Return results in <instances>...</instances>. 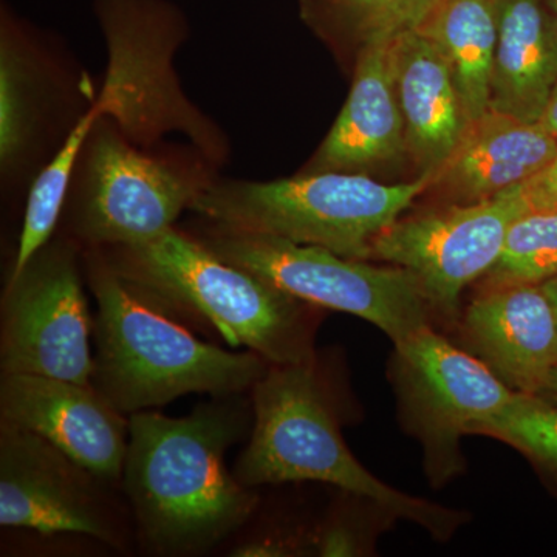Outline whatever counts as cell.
Listing matches in <instances>:
<instances>
[{
    "instance_id": "1",
    "label": "cell",
    "mask_w": 557,
    "mask_h": 557,
    "mask_svg": "<svg viewBox=\"0 0 557 557\" xmlns=\"http://www.w3.org/2000/svg\"><path fill=\"white\" fill-rule=\"evenodd\" d=\"M251 423L242 394L212 397L188 417L132 413L123 486L150 552L203 555L251 519L258 494L225 465Z\"/></svg>"
},
{
    "instance_id": "2",
    "label": "cell",
    "mask_w": 557,
    "mask_h": 557,
    "mask_svg": "<svg viewBox=\"0 0 557 557\" xmlns=\"http://www.w3.org/2000/svg\"><path fill=\"white\" fill-rule=\"evenodd\" d=\"M83 263L98 306L91 387L124 416L189 394H244L269 370L255 351L234 354L196 338L120 277L100 248H87Z\"/></svg>"
},
{
    "instance_id": "3",
    "label": "cell",
    "mask_w": 557,
    "mask_h": 557,
    "mask_svg": "<svg viewBox=\"0 0 557 557\" xmlns=\"http://www.w3.org/2000/svg\"><path fill=\"white\" fill-rule=\"evenodd\" d=\"M120 277L160 309L200 319L231 347L270 366L314 359V318L304 300L220 259L200 239L172 228L138 244L100 248Z\"/></svg>"
},
{
    "instance_id": "4",
    "label": "cell",
    "mask_w": 557,
    "mask_h": 557,
    "mask_svg": "<svg viewBox=\"0 0 557 557\" xmlns=\"http://www.w3.org/2000/svg\"><path fill=\"white\" fill-rule=\"evenodd\" d=\"M251 391V438L234 467L242 485L255 490L309 480L330 483L418 523L438 541L453 536L467 520L463 512L386 485L359 463L341 435L314 359L270 366Z\"/></svg>"
},
{
    "instance_id": "5",
    "label": "cell",
    "mask_w": 557,
    "mask_h": 557,
    "mask_svg": "<svg viewBox=\"0 0 557 557\" xmlns=\"http://www.w3.org/2000/svg\"><path fill=\"white\" fill-rule=\"evenodd\" d=\"M429 183L431 177H418L384 185L355 172H317L273 182L212 180L190 211L219 228L267 234L369 260L373 240L426 193Z\"/></svg>"
},
{
    "instance_id": "6",
    "label": "cell",
    "mask_w": 557,
    "mask_h": 557,
    "mask_svg": "<svg viewBox=\"0 0 557 557\" xmlns=\"http://www.w3.org/2000/svg\"><path fill=\"white\" fill-rule=\"evenodd\" d=\"M95 9L108 49L104 84L94 102L101 119L138 148L180 134L212 166L228 159V138L189 100L174 69L186 39L180 11L164 0H97Z\"/></svg>"
},
{
    "instance_id": "7",
    "label": "cell",
    "mask_w": 557,
    "mask_h": 557,
    "mask_svg": "<svg viewBox=\"0 0 557 557\" xmlns=\"http://www.w3.org/2000/svg\"><path fill=\"white\" fill-rule=\"evenodd\" d=\"M207 230L200 240L220 259L310 306L366 319L394 344L429 325L431 306L409 270L372 265L267 234L214 225Z\"/></svg>"
},
{
    "instance_id": "8",
    "label": "cell",
    "mask_w": 557,
    "mask_h": 557,
    "mask_svg": "<svg viewBox=\"0 0 557 557\" xmlns=\"http://www.w3.org/2000/svg\"><path fill=\"white\" fill-rule=\"evenodd\" d=\"M211 183L201 166L139 152L101 119L84 146L70 230L87 248L138 244L172 228Z\"/></svg>"
},
{
    "instance_id": "9",
    "label": "cell",
    "mask_w": 557,
    "mask_h": 557,
    "mask_svg": "<svg viewBox=\"0 0 557 557\" xmlns=\"http://www.w3.org/2000/svg\"><path fill=\"white\" fill-rule=\"evenodd\" d=\"M75 242L51 239L10 273L0 306V369L91 386L94 321Z\"/></svg>"
},
{
    "instance_id": "10",
    "label": "cell",
    "mask_w": 557,
    "mask_h": 557,
    "mask_svg": "<svg viewBox=\"0 0 557 557\" xmlns=\"http://www.w3.org/2000/svg\"><path fill=\"white\" fill-rule=\"evenodd\" d=\"M394 379L406 426L424 449L432 485L465 469L460 440L511 401L509 388L482 359L460 350L429 325L395 344Z\"/></svg>"
},
{
    "instance_id": "11",
    "label": "cell",
    "mask_w": 557,
    "mask_h": 557,
    "mask_svg": "<svg viewBox=\"0 0 557 557\" xmlns=\"http://www.w3.org/2000/svg\"><path fill=\"white\" fill-rule=\"evenodd\" d=\"M527 211L520 185L478 203L399 218L373 240L370 259L409 270L431 309L456 318L461 292L496 263L509 226Z\"/></svg>"
},
{
    "instance_id": "12",
    "label": "cell",
    "mask_w": 557,
    "mask_h": 557,
    "mask_svg": "<svg viewBox=\"0 0 557 557\" xmlns=\"http://www.w3.org/2000/svg\"><path fill=\"white\" fill-rule=\"evenodd\" d=\"M108 485L46 438L0 423V525L81 534L124 549L129 527Z\"/></svg>"
},
{
    "instance_id": "13",
    "label": "cell",
    "mask_w": 557,
    "mask_h": 557,
    "mask_svg": "<svg viewBox=\"0 0 557 557\" xmlns=\"http://www.w3.org/2000/svg\"><path fill=\"white\" fill-rule=\"evenodd\" d=\"M0 423L46 438L106 482L123 480L129 420L91 386L2 373Z\"/></svg>"
},
{
    "instance_id": "14",
    "label": "cell",
    "mask_w": 557,
    "mask_h": 557,
    "mask_svg": "<svg viewBox=\"0 0 557 557\" xmlns=\"http://www.w3.org/2000/svg\"><path fill=\"white\" fill-rule=\"evenodd\" d=\"M478 358L509 388L539 395L557 368V319L542 285L486 287L463 318Z\"/></svg>"
},
{
    "instance_id": "15",
    "label": "cell",
    "mask_w": 557,
    "mask_h": 557,
    "mask_svg": "<svg viewBox=\"0 0 557 557\" xmlns=\"http://www.w3.org/2000/svg\"><path fill=\"white\" fill-rule=\"evenodd\" d=\"M355 54L354 83L346 104L304 174H368L406 156L392 40L361 47Z\"/></svg>"
},
{
    "instance_id": "16",
    "label": "cell",
    "mask_w": 557,
    "mask_h": 557,
    "mask_svg": "<svg viewBox=\"0 0 557 557\" xmlns=\"http://www.w3.org/2000/svg\"><path fill=\"white\" fill-rule=\"evenodd\" d=\"M557 139L539 123L496 110L469 124L428 190L450 203H478L523 185L555 159Z\"/></svg>"
},
{
    "instance_id": "17",
    "label": "cell",
    "mask_w": 557,
    "mask_h": 557,
    "mask_svg": "<svg viewBox=\"0 0 557 557\" xmlns=\"http://www.w3.org/2000/svg\"><path fill=\"white\" fill-rule=\"evenodd\" d=\"M395 89L406 156L418 177H434L457 148L469 121L448 61L420 28L392 40Z\"/></svg>"
},
{
    "instance_id": "18",
    "label": "cell",
    "mask_w": 557,
    "mask_h": 557,
    "mask_svg": "<svg viewBox=\"0 0 557 557\" xmlns=\"http://www.w3.org/2000/svg\"><path fill=\"white\" fill-rule=\"evenodd\" d=\"M490 109L539 123L557 84V21L545 0H496Z\"/></svg>"
},
{
    "instance_id": "19",
    "label": "cell",
    "mask_w": 557,
    "mask_h": 557,
    "mask_svg": "<svg viewBox=\"0 0 557 557\" xmlns=\"http://www.w3.org/2000/svg\"><path fill=\"white\" fill-rule=\"evenodd\" d=\"M418 28L448 61L469 121L485 115L497 46L496 0H437Z\"/></svg>"
},
{
    "instance_id": "20",
    "label": "cell",
    "mask_w": 557,
    "mask_h": 557,
    "mask_svg": "<svg viewBox=\"0 0 557 557\" xmlns=\"http://www.w3.org/2000/svg\"><path fill=\"white\" fill-rule=\"evenodd\" d=\"M47 101L44 70L10 28L0 40V168L5 178L21 174L35 153Z\"/></svg>"
},
{
    "instance_id": "21",
    "label": "cell",
    "mask_w": 557,
    "mask_h": 557,
    "mask_svg": "<svg viewBox=\"0 0 557 557\" xmlns=\"http://www.w3.org/2000/svg\"><path fill=\"white\" fill-rule=\"evenodd\" d=\"M437 0H302L304 17L332 42H388L416 30Z\"/></svg>"
},
{
    "instance_id": "22",
    "label": "cell",
    "mask_w": 557,
    "mask_h": 557,
    "mask_svg": "<svg viewBox=\"0 0 557 557\" xmlns=\"http://www.w3.org/2000/svg\"><path fill=\"white\" fill-rule=\"evenodd\" d=\"M100 120V112L91 104V108L73 124L53 159L40 170L38 177L33 182L11 273L20 271L44 245L53 239L76 164L83 156L87 138Z\"/></svg>"
},
{
    "instance_id": "23",
    "label": "cell",
    "mask_w": 557,
    "mask_h": 557,
    "mask_svg": "<svg viewBox=\"0 0 557 557\" xmlns=\"http://www.w3.org/2000/svg\"><path fill=\"white\" fill-rule=\"evenodd\" d=\"M557 276V212L527 211L511 223L486 287L542 285Z\"/></svg>"
},
{
    "instance_id": "24",
    "label": "cell",
    "mask_w": 557,
    "mask_h": 557,
    "mask_svg": "<svg viewBox=\"0 0 557 557\" xmlns=\"http://www.w3.org/2000/svg\"><path fill=\"white\" fill-rule=\"evenodd\" d=\"M472 434L508 443L557 478V405L516 392L496 416L480 421Z\"/></svg>"
},
{
    "instance_id": "25",
    "label": "cell",
    "mask_w": 557,
    "mask_h": 557,
    "mask_svg": "<svg viewBox=\"0 0 557 557\" xmlns=\"http://www.w3.org/2000/svg\"><path fill=\"white\" fill-rule=\"evenodd\" d=\"M530 211L557 212V153L544 170L522 185Z\"/></svg>"
},
{
    "instance_id": "26",
    "label": "cell",
    "mask_w": 557,
    "mask_h": 557,
    "mask_svg": "<svg viewBox=\"0 0 557 557\" xmlns=\"http://www.w3.org/2000/svg\"><path fill=\"white\" fill-rule=\"evenodd\" d=\"M313 549L311 537H263L249 541L231 553V556H296Z\"/></svg>"
},
{
    "instance_id": "27",
    "label": "cell",
    "mask_w": 557,
    "mask_h": 557,
    "mask_svg": "<svg viewBox=\"0 0 557 557\" xmlns=\"http://www.w3.org/2000/svg\"><path fill=\"white\" fill-rule=\"evenodd\" d=\"M539 124L557 139V84L553 89L552 97H549L547 108L539 120Z\"/></svg>"
},
{
    "instance_id": "28",
    "label": "cell",
    "mask_w": 557,
    "mask_h": 557,
    "mask_svg": "<svg viewBox=\"0 0 557 557\" xmlns=\"http://www.w3.org/2000/svg\"><path fill=\"white\" fill-rule=\"evenodd\" d=\"M537 397L547 399V401L557 405V368L553 370L552 375H549L547 383H545L544 388H542Z\"/></svg>"
},
{
    "instance_id": "29",
    "label": "cell",
    "mask_w": 557,
    "mask_h": 557,
    "mask_svg": "<svg viewBox=\"0 0 557 557\" xmlns=\"http://www.w3.org/2000/svg\"><path fill=\"white\" fill-rule=\"evenodd\" d=\"M542 288H544L545 295L548 296L557 319V276L544 282V284H542Z\"/></svg>"
},
{
    "instance_id": "30",
    "label": "cell",
    "mask_w": 557,
    "mask_h": 557,
    "mask_svg": "<svg viewBox=\"0 0 557 557\" xmlns=\"http://www.w3.org/2000/svg\"><path fill=\"white\" fill-rule=\"evenodd\" d=\"M545 2H547L548 9L555 14L557 21V0H545Z\"/></svg>"
}]
</instances>
